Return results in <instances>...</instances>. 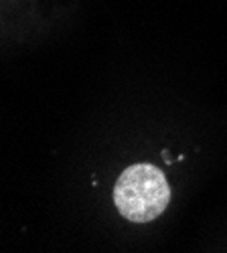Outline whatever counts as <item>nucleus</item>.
I'll list each match as a JSON object with an SVG mask.
<instances>
[{
    "label": "nucleus",
    "instance_id": "1",
    "mask_svg": "<svg viewBox=\"0 0 227 253\" xmlns=\"http://www.w3.org/2000/svg\"><path fill=\"white\" fill-rule=\"evenodd\" d=\"M169 203L171 186L152 164H134L126 168L114 186L118 213L132 223H148L160 217Z\"/></svg>",
    "mask_w": 227,
    "mask_h": 253
}]
</instances>
